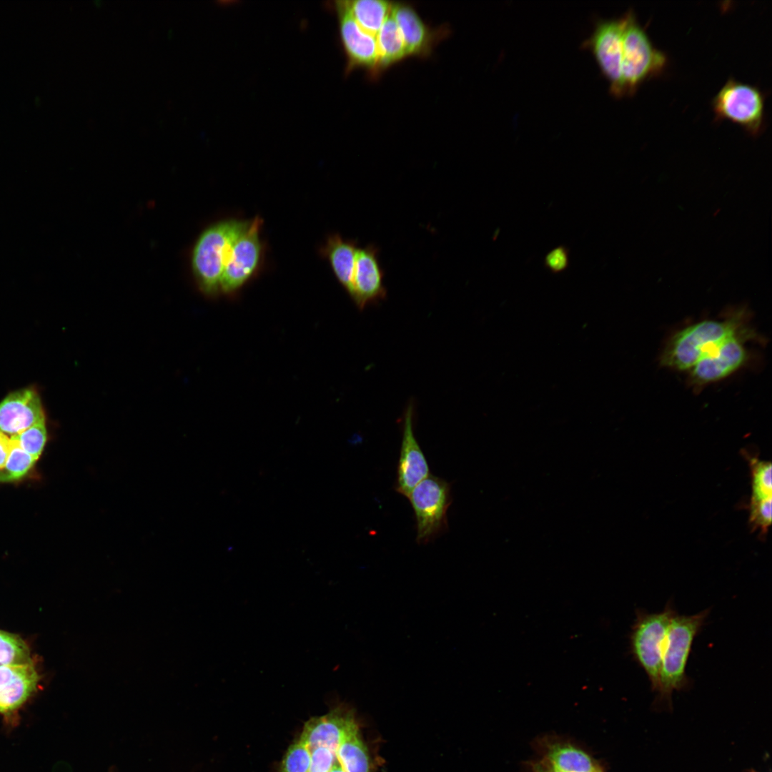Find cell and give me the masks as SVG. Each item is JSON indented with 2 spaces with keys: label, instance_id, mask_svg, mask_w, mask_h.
Segmentation results:
<instances>
[{
  "label": "cell",
  "instance_id": "cell-26",
  "mask_svg": "<svg viewBox=\"0 0 772 772\" xmlns=\"http://www.w3.org/2000/svg\"><path fill=\"white\" fill-rule=\"evenodd\" d=\"M13 436L25 452L38 460L46 442L45 420Z\"/></svg>",
  "mask_w": 772,
  "mask_h": 772
},
{
  "label": "cell",
  "instance_id": "cell-4",
  "mask_svg": "<svg viewBox=\"0 0 772 772\" xmlns=\"http://www.w3.org/2000/svg\"><path fill=\"white\" fill-rule=\"evenodd\" d=\"M622 40V81L624 95L633 94L646 80L663 73L667 56L654 47L632 11L625 15Z\"/></svg>",
  "mask_w": 772,
  "mask_h": 772
},
{
  "label": "cell",
  "instance_id": "cell-7",
  "mask_svg": "<svg viewBox=\"0 0 772 772\" xmlns=\"http://www.w3.org/2000/svg\"><path fill=\"white\" fill-rule=\"evenodd\" d=\"M712 106L717 119L736 123L754 136L761 131L764 96L758 87L731 78L715 96Z\"/></svg>",
  "mask_w": 772,
  "mask_h": 772
},
{
  "label": "cell",
  "instance_id": "cell-30",
  "mask_svg": "<svg viewBox=\"0 0 772 772\" xmlns=\"http://www.w3.org/2000/svg\"><path fill=\"white\" fill-rule=\"evenodd\" d=\"M311 763L309 772H330L337 761L336 753L325 746L310 748Z\"/></svg>",
  "mask_w": 772,
  "mask_h": 772
},
{
  "label": "cell",
  "instance_id": "cell-31",
  "mask_svg": "<svg viewBox=\"0 0 772 772\" xmlns=\"http://www.w3.org/2000/svg\"><path fill=\"white\" fill-rule=\"evenodd\" d=\"M27 665H0V688L19 675Z\"/></svg>",
  "mask_w": 772,
  "mask_h": 772
},
{
  "label": "cell",
  "instance_id": "cell-34",
  "mask_svg": "<svg viewBox=\"0 0 772 772\" xmlns=\"http://www.w3.org/2000/svg\"><path fill=\"white\" fill-rule=\"evenodd\" d=\"M330 772H345V771L342 769V768L340 765L339 762L337 761L334 764L332 768L330 770Z\"/></svg>",
  "mask_w": 772,
  "mask_h": 772
},
{
  "label": "cell",
  "instance_id": "cell-21",
  "mask_svg": "<svg viewBox=\"0 0 772 772\" xmlns=\"http://www.w3.org/2000/svg\"><path fill=\"white\" fill-rule=\"evenodd\" d=\"M352 18L366 32L376 36L390 15L392 4L380 0L345 1Z\"/></svg>",
  "mask_w": 772,
  "mask_h": 772
},
{
  "label": "cell",
  "instance_id": "cell-9",
  "mask_svg": "<svg viewBox=\"0 0 772 772\" xmlns=\"http://www.w3.org/2000/svg\"><path fill=\"white\" fill-rule=\"evenodd\" d=\"M625 16L619 19L599 20L583 46L591 51L603 75L615 97L623 96L622 81V40Z\"/></svg>",
  "mask_w": 772,
  "mask_h": 772
},
{
  "label": "cell",
  "instance_id": "cell-6",
  "mask_svg": "<svg viewBox=\"0 0 772 772\" xmlns=\"http://www.w3.org/2000/svg\"><path fill=\"white\" fill-rule=\"evenodd\" d=\"M407 498L414 511L419 544L428 543L447 530V512L452 503L450 483L430 475L413 488Z\"/></svg>",
  "mask_w": 772,
  "mask_h": 772
},
{
  "label": "cell",
  "instance_id": "cell-2",
  "mask_svg": "<svg viewBox=\"0 0 772 772\" xmlns=\"http://www.w3.org/2000/svg\"><path fill=\"white\" fill-rule=\"evenodd\" d=\"M249 220L230 219L207 228L195 243L192 255L197 282L207 295L220 291L221 279L230 249Z\"/></svg>",
  "mask_w": 772,
  "mask_h": 772
},
{
  "label": "cell",
  "instance_id": "cell-5",
  "mask_svg": "<svg viewBox=\"0 0 772 772\" xmlns=\"http://www.w3.org/2000/svg\"><path fill=\"white\" fill-rule=\"evenodd\" d=\"M670 602L658 613L642 609L635 611V619L630 635L631 653L643 669L653 691H658L662 655L667 633L673 618L677 615Z\"/></svg>",
  "mask_w": 772,
  "mask_h": 772
},
{
  "label": "cell",
  "instance_id": "cell-17",
  "mask_svg": "<svg viewBox=\"0 0 772 772\" xmlns=\"http://www.w3.org/2000/svg\"><path fill=\"white\" fill-rule=\"evenodd\" d=\"M391 14L400 29L407 55H425L432 44L433 34L409 5L392 4Z\"/></svg>",
  "mask_w": 772,
  "mask_h": 772
},
{
  "label": "cell",
  "instance_id": "cell-28",
  "mask_svg": "<svg viewBox=\"0 0 772 772\" xmlns=\"http://www.w3.org/2000/svg\"><path fill=\"white\" fill-rule=\"evenodd\" d=\"M772 498L761 500H751L749 523L753 530H760L766 534L771 525Z\"/></svg>",
  "mask_w": 772,
  "mask_h": 772
},
{
  "label": "cell",
  "instance_id": "cell-29",
  "mask_svg": "<svg viewBox=\"0 0 772 772\" xmlns=\"http://www.w3.org/2000/svg\"><path fill=\"white\" fill-rule=\"evenodd\" d=\"M544 266L550 272L559 274L570 265V249L565 244H560L550 250L543 259Z\"/></svg>",
  "mask_w": 772,
  "mask_h": 772
},
{
  "label": "cell",
  "instance_id": "cell-11",
  "mask_svg": "<svg viewBox=\"0 0 772 772\" xmlns=\"http://www.w3.org/2000/svg\"><path fill=\"white\" fill-rule=\"evenodd\" d=\"M413 413V405L410 403L404 415L395 486V490L406 498L418 483L430 475L428 462L415 436Z\"/></svg>",
  "mask_w": 772,
  "mask_h": 772
},
{
  "label": "cell",
  "instance_id": "cell-22",
  "mask_svg": "<svg viewBox=\"0 0 772 772\" xmlns=\"http://www.w3.org/2000/svg\"><path fill=\"white\" fill-rule=\"evenodd\" d=\"M378 68H385L406 56L405 44L393 16L387 18L376 34Z\"/></svg>",
  "mask_w": 772,
  "mask_h": 772
},
{
  "label": "cell",
  "instance_id": "cell-33",
  "mask_svg": "<svg viewBox=\"0 0 772 772\" xmlns=\"http://www.w3.org/2000/svg\"><path fill=\"white\" fill-rule=\"evenodd\" d=\"M532 772H562L550 766L544 760L533 762L531 764Z\"/></svg>",
  "mask_w": 772,
  "mask_h": 772
},
{
  "label": "cell",
  "instance_id": "cell-12",
  "mask_svg": "<svg viewBox=\"0 0 772 772\" xmlns=\"http://www.w3.org/2000/svg\"><path fill=\"white\" fill-rule=\"evenodd\" d=\"M340 40L347 58V70L360 66L378 68V51L375 36L364 31L349 12L345 1L335 4Z\"/></svg>",
  "mask_w": 772,
  "mask_h": 772
},
{
  "label": "cell",
  "instance_id": "cell-13",
  "mask_svg": "<svg viewBox=\"0 0 772 772\" xmlns=\"http://www.w3.org/2000/svg\"><path fill=\"white\" fill-rule=\"evenodd\" d=\"M387 295L379 249L374 244L358 247L352 288L350 296L360 310L377 303Z\"/></svg>",
  "mask_w": 772,
  "mask_h": 772
},
{
  "label": "cell",
  "instance_id": "cell-1",
  "mask_svg": "<svg viewBox=\"0 0 772 772\" xmlns=\"http://www.w3.org/2000/svg\"><path fill=\"white\" fill-rule=\"evenodd\" d=\"M741 317L723 321L703 320L677 332L661 355L663 366L690 370L697 362L726 339L744 330Z\"/></svg>",
  "mask_w": 772,
  "mask_h": 772
},
{
  "label": "cell",
  "instance_id": "cell-10",
  "mask_svg": "<svg viewBox=\"0 0 772 772\" xmlns=\"http://www.w3.org/2000/svg\"><path fill=\"white\" fill-rule=\"evenodd\" d=\"M745 333L743 331L726 339L701 357L690 370L691 382L696 385L716 382L742 367L748 359Z\"/></svg>",
  "mask_w": 772,
  "mask_h": 772
},
{
  "label": "cell",
  "instance_id": "cell-25",
  "mask_svg": "<svg viewBox=\"0 0 772 772\" xmlns=\"http://www.w3.org/2000/svg\"><path fill=\"white\" fill-rule=\"evenodd\" d=\"M750 467L752 476L751 500H761L772 498L771 462L751 458Z\"/></svg>",
  "mask_w": 772,
  "mask_h": 772
},
{
  "label": "cell",
  "instance_id": "cell-24",
  "mask_svg": "<svg viewBox=\"0 0 772 772\" xmlns=\"http://www.w3.org/2000/svg\"><path fill=\"white\" fill-rule=\"evenodd\" d=\"M33 663L29 646L19 635L0 630V665Z\"/></svg>",
  "mask_w": 772,
  "mask_h": 772
},
{
  "label": "cell",
  "instance_id": "cell-19",
  "mask_svg": "<svg viewBox=\"0 0 772 772\" xmlns=\"http://www.w3.org/2000/svg\"><path fill=\"white\" fill-rule=\"evenodd\" d=\"M336 758L345 772H370V757L360 737L357 722L347 731L336 751Z\"/></svg>",
  "mask_w": 772,
  "mask_h": 772
},
{
  "label": "cell",
  "instance_id": "cell-32",
  "mask_svg": "<svg viewBox=\"0 0 772 772\" xmlns=\"http://www.w3.org/2000/svg\"><path fill=\"white\" fill-rule=\"evenodd\" d=\"M11 448V439L0 431V470L6 465Z\"/></svg>",
  "mask_w": 772,
  "mask_h": 772
},
{
  "label": "cell",
  "instance_id": "cell-15",
  "mask_svg": "<svg viewBox=\"0 0 772 772\" xmlns=\"http://www.w3.org/2000/svg\"><path fill=\"white\" fill-rule=\"evenodd\" d=\"M355 722L353 711L339 706L326 715L310 719L305 724L299 740L309 748L325 746L336 753L340 741Z\"/></svg>",
  "mask_w": 772,
  "mask_h": 772
},
{
  "label": "cell",
  "instance_id": "cell-20",
  "mask_svg": "<svg viewBox=\"0 0 772 772\" xmlns=\"http://www.w3.org/2000/svg\"><path fill=\"white\" fill-rule=\"evenodd\" d=\"M39 680V674L32 663L5 683L0 688V713H9L21 706L34 693Z\"/></svg>",
  "mask_w": 772,
  "mask_h": 772
},
{
  "label": "cell",
  "instance_id": "cell-3",
  "mask_svg": "<svg viewBox=\"0 0 772 772\" xmlns=\"http://www.w3.org/2000/svg\"><path fill=\"white\" fill-rule=\"evenodd\" d=\"M710 613L707 608L691 615H678L673 618L669 626L662 655L660 681L658 693L660 698L670 700L674 691L688 686L690 680L686 665L696 636L702 629Z\"/></svg>",
  "mask_w": 772,
  "mask_h": 772
},
{
  "label": "cell",
  "instance_id": "cell-18",
  "mask_svg": "<svg viewBox=\"0 0 772 772\" xmlns=\"http://www.w3.org/2000/svg\"><path fill=\"white\" fill-rule=\"evenodd\" d=\"M357 249L355 240L346 239L339 234H335L327 238L321 250L329 261L337 280L349 295L352 288Z\"/></svg>",
  "mask_w": 772,
  "mask_h": 772
},
{
  "label": "cell",
  "instance_id": "cell-14",
  "mask_svg": "<svg viewBox=\"0 0 772 772\" xmlns=\"http://www.w3.org/2000/svg\"><path fill=\"white\" fill-rule=\"evenodd\" d=\"M45 420L38 393L33 389L11 392L0 402V431L15 435Z\"/></svg>",
  "mask_w": 772,
  "mask_h": 772
},
{
  "label": "cell",
  "instance_id": "cell-16",
  "mask_svg": "<svg viewBox=\"0 0 772 772\" xmlns=\"http://www.w3.org/2000/svg\"><path fill=\"white\" fill-rule=\"evenodd\" d=\"M542 759L562 772H603L600 763L576 743L559 739L543 741Z\"/></svg>",
  "mask_w": 772,
  "mask_h": 772
},
{
  "label": "cell",
  "instance_id": "cell-27",
  "mask_svg": "<svg viewBox=\"0 0 772 772\" xmlns=\"http://www.w3.org/2000/svg\"><path fill=\"white\" fill-rule=\"evenodd\" d=\"M310 763V748L298 740L288 748L282 760L280 772H309Z\"/></svg>",
  "mask_w": 772,
  "mask_h": 772
},
{
  "label": "cell",
  "instance_id": "cell-8",
  "mask_svg": "<svg viewBox=\"0 0 772 772\" xmlns=\"http://www.w3.org/2000/svg\"><path fill=\"white\" fill-rule=\"evenodd\" d=\"M262 223L259 217L249 220L234 242L224 264L220 291L227 294L237 291L257 272L263 254Z\"/></svg>",
  "mask_w": 772,
  "mask_h": 772
},
{
  "label": "cell",
  "instance_id": "cell-23",
  "mask_svg": "<svg viewBox=\"0 0 772 772\" xmlns=\"http://www.w3.org/2000/svg\"><path fill=\"white\" fill-rule=\"evenodd\" d=\"M10 439L11 448L5 466L0 470V482H10L21 479L37 460L21 448L14 436Z\"/></svg>",
  "mask_w": 772,
  "mask_h": 772
}]
</instances>
